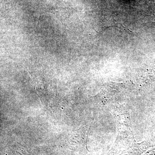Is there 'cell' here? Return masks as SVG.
I'll return each mask as SVG.
<instances>
[]
</instances>
